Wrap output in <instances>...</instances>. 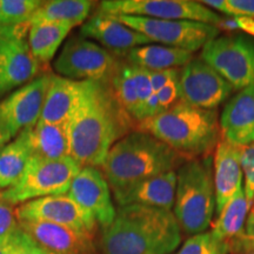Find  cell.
Segmentation results:
<instances>
[{
	"label": "cell",
	"mask_w": 254,
	"mask_h": 254,
	"mask_svg": "<svg viewBox=\"0 0 254 254\" xmlns=\"http://www.w3.org/2000/svg\"><path fill=\"white\" fill-rule=\"evenodd\" d=\"M128 113L111 82L82 81L80 95L67 124L71 158L82 167H101L112 146L128 132Z\"/></svg>",
	"instance_id": "obj_1"
},
{
	"label": "cell",
	"mask_w": 254,
	"mask_h": 254,
	"mask_svg": "<svg viewBox=\"0 0 254 254\" xmlns=\"http://www.w3.org/2000/svg\"><path fill=\"white\" fill-rule=\"evenodd\" d=\"M182 243V230L172 211L141 205L120 206L101 228L103 254H171Z\"/></svg>",
	"instance_id": "obj_2"
},
{
	"label": "cell",
	"mask_w": 254,
	"mask_h": 254,
	"mask_svg": "<svg viewBox=\"0 0 254 254\" xmlns=\"http://www.w3.org/2000/svg\"><path fill=\"white\" fill-rule=\"evenodd\" d=\"M185 161L184 155L155 136L134 131L112 146L101 165V172L114 192L147 178L177 171Z\"/></svg>",
	"instance_id": "obj_3"
},
{
	"label": "cell",
	"mask_w": 254,
	"mask_h": 254,
	"mask_svg": "<svg viewBox=\"0 0 254 254\" xmlns=\"http://www.w3.org/2000/svg\"><path fill=\"white\" fill-rule=\"evenodd\" d=\"M138 131L155 136L182 155H208L220 135L218 113L183 101L139 123Z\"/></svg>",
	"instance_id": "obj_4"
},
{
	"label": "cell",
	"mask_w": 254,
	"mask_h": 254,
	"mask_svg": "<svg viewBox=\"0 0 254 254\" xmlns=\"http://www.w3.org/2000/svg\"><path fill=\"white\" fill-rule=\"evenodd\" d=\"M217 208L213 179V158H193L177 170L173 214L187 236L204 233Z\"/></svg>",
	"instance_id": "obj_5"
},
{
	"label": "cell",
	"mask_w": 254,
	"mask_h": 254,
	"mask_svg": "<svg viewBox=\"0 0 254 254\" xmlns=\"http://www.w3.org/2000/svg\"><path fill=\"white\" fill-rule=\"evenodd\" d=\"M80 170V165L71 157L60 160L32 157L20 179L2 190L0 199L15 206L44 196L67 194Z\"/></svg>",
	"instance_id": "obj_6"
},
{
	"label": "cell",
	"mask_w": 254,
	"mask_h": 254,
	"mask_svg": "<svg viewBox=\"0 0 254 254\" xmlns=\"http://www.w3.org/2000/svg\"><path fill=\"white\" fill-rule=\"evenodd\" d=\"M110 15L117 21L141 33L151 43H159L193 53L219 37L220 30L211 24L190 20H164L135 15Z\"/></svg>",
	"instance_id": "obj_7"
},
{
	"label": "cell",
	"mask_w": 254,
	"mask_h": 254,
	"mask_svg": "<svg viewBox=\"0 0 254 254\" xmlns=\"http://www.w3.org/2000/svg\"><path fill=\"white\" fill-rule=\"evenodd\" d=\"M200 59L212 66L234 90L254 84V38L232 33L206 44Z\"/></svg>",
	"instance_id": "obj_8"
},
{
	"label": "cell",
	"mask_w": 254,
	"mask_h": 254,
	"mask_svg": "<svg viewBox=\"0 0 254 254\" xmlns=\"http://www.w3.org/2000/svg\"><path fill=\"white\" fill-rule=\"evenodd\" d=\"M53 67L60 77L72 80L111 82L120 64L99 44L73 37L63 47Z\"/></svg>",
	"instance_id": "obj_9"
},
{
	"label": "cell",
	"mask_w": 254,
	"mask_h": 254,
	"mask_svg": "<svg viewBox=\"0 0 254 254\" xmlns=\"http://www.w3.org/2000/svg\"><path fill=\"white\" fill-rule=\"evenodd\" d=\"M99 13L135 15L164 20H190L218 27L224 17L200 1L193 0H106L99 5Z\"/></svg>",
	"instance_id": "obj_10"
},
{
	"label": "cell",
	"mask_w": 254,
	"mask_h": 254,
	"mask_svg": "<svg viewBox=\"0 0 254 254\" xmlns=\"http://www.w3.org/2000/svg\"><path fill=\"white\" fill-rule=\"evenodd\" d=\"M30 24L0 26V100L36 79L40 63L32 56L27 34Z\"/></svg>",
	"instance_id": "obj_11"
},
{
	"label": "cell",
	"mask_w": 254,
	"mask_h": 254,
	"mask_svg": "<svg viewBox=\"0 0 254 254\" xmlns=\"http://www.w3.org/2000/svg\"><path fill=\"white\" fill-rule=\"evenodd\" d=\"M51 75L37 77L0 100V132L8 141L39 122Z\"/></svg>",
	"instance_id": "obj_12"
},
{
	"label": "cell",
	"mask_w": 254,
	"mask_h": 254,
	"mask_svg": "<svg viewBox=\"0 0 254 254\" xmlns=\"http://www.w3.org/2000/svg\"><path fill=\"white\" fill-rule=\"evenodd\" d=\"M234 88L200 58L179 71L180 101L205 110H215L233 95Z\"/></svg>",
	"instance_id": "obj_13"
},
{
	"label": "cell",
	"mask_w": 254,
	"mask_h": 254,
	"mask_svg": "<svg viewBox=\"0 0 254 254\" xmlns=\"http://www.w3.org/2000/svg\"><path fill=\"white\" fill-rule=\"evenodd\" d=\"M18 220L44 221L93 236L97 227L92 217L67 194L50 195L24 202L15 208Z\"/></svg>",
	"instance_id": "obj_14"
},
{
	"label": "cell",
	"mask_w": 254,
	"mask_h": 254,
	"mask_svg": "<svg viewBox=\"0 0 254 254\" xmlns=\"http://www.w3.org/2000/svg\"><path fill=\"white\" fill-rule=\"evenodd\" d=\"M67 195L101 228L109 226L116 217L111 187L99 168L82 167L73 179Z\"/></svg>",
	"instance_id": "obj_15"
},
{
	"label": "cell",
	"mask_w": 254,
	"mask_h": 254,
	"mask_svg": "<svg viewBox=\"0 0 254 254\" xmlns=\"http://www.w3.org/2000/svg\"><path fill=\"white\" fill-rule=\"evenodd\" d=\"M222 140L243 147L254 142V84L226 101L219 119Z\"/></svg>",
	"instance_id": "obj_16"
},
{
	"label": "cell",
	"mask_w": 254,
	"mask_h": 254,
	"mask_svg": "<svg viewBox=\"0 0 254 254\" xmlns=\"http://www.w3.org/2000/svg\"><path fill=\"white\" fill-rule=\"evenodd\" d=\"M20 227L51 254H98L93 236L44 221L18 220Z\"/></svg>",
	"instance_id": "obj_17"
},
{
	"label": "cell",
	"mask_w": 254,
	"mask_h": 254,
	"mask_svg": "<svg viewBox=\"0 0 254 254\" xmlns=\"http://www.w3.org/2000/svg\"><path fill=\"white\" fill-rule=\"evenodd\" d=\"M80 37L93 39L105 50L124 56L135 47L152 44L141 33L99 12L82 24Z\"/></svg>",
	"instance_id": "obj_18"
},
{
	"label": "cell",
	"mask_w": 254,
	"mask_h": 254,
	"mask_svg": "<svg viewBox=\"0 0 254 254\" xmlns=\"http://www.w3.org/2000/svg\"><path fill=\"white\" fill-rule=\"evenodd\" d=\"M177 171L159 174L141 182L114 190L113 195L120 206L141 205L172 211L176 198Z\"/></svg>",
	"instance_id": "obj_19"
},
{
	"label": "cell",
	"mask_w": 254,
	"mask_h": 254,
	"mask_svg": "<svg viewBox=\"0 0 254 254\" xmlns=\"http://www.w3.org/2000/svg\"><path fill=\"white\" fill-rule=\"evenodd\" d=\"M243 171L239 147L220 140L213 160V179L217 213L243 189Z\"/></svg>",
	"instance_id": "obj_20"
},
{
	"label": "cell",
	"mask_w": 254,
	"mask_h": 254,
	"mask_svg": "<svg viewBox=\"0 0 254 254\" xmlns=\"http://www.w3.org/2000/svg\"><path fill=\"white\" fill-rule=\"evenodd\" d=\"M81 85L82 81L72 80L58 74L51 75L39 122L56 125L68 124L77 106Z\"/></svg>",
	"instance_id": "obj_21"
},
{
	"label": "cell",
	"mask_w": 254,
	"mask_h": 254,
	"mask_svg": "<svg viewBox=\"0 0 254 254\" xmlns=\"http://www.w3.org/2000/svg\"><path fill=\"white\" fill-rule=\"evenodd\" d=\"M32 157L45 160H60L71 157L68 126L38 122L27 128Z\"/></svg>",
	"instance_id": "obj_22"
},
{
	"label": "cell",
	"mask_w": 254,
	"mask_h": 254,
	"mask_svg": "<svg viewBox=\"0 0 254 254\" xmlns=\"http://www.w3.org/2000/svg\"><path fill=\"white\" fill-rule=\"evenodd\" d=\"M125 57L128 64L148 71H164L184 67L190 60L194 59L193 53L189 51L154 44L135 47L128 51Z\"/></svg>",
	"instance_id": "obj_23"
},
{
	"label": "cell",
	"mask_w": 254,
	"mask_h": 254,
	"mask_svg": "<svg viewBox=\"0 0 254 254\" xmlns=\"http://www.w3.org/2000/svg\"><path fill=\"white\" fill-rule=\"evenodd\" d=\"M93 7L90 0H53L44 1L31 18L30 25L36 23H53L67 25L72 28L84 24Z\"/></svg>",
	"instance_id": "obj_24"
},
{
	"label": "cell",
	"mask_w": 254,
	"mask_h": 254,
	"mask_svg": "<svg viewBox=\"0 0 254 254\" xmlns=\"http://www.w3.org/2000/svg\"><path fill=\"white\" fill-rule=\"evenodd\" d=\"M31 158L28 132L25 128L0 152V189L13 186L23 176Z\"/></svg>",
	"instance_id": "obj_25"
},
{
	"label": "cell",
	"mask_w": 254,
	"mask_h": 254,
	"mask_svg": "<svg viewBox=\"0 0 254 254\" xmlns=\"http://www.w3.org/2000/svg\"><path fill=\"white\" fill-rule=\"evenodd\" d=\"M71 30L72 27L67 25L53 23L31 24L28 28L27 41L32 56L40 64L51 62Z\"/></svg>",
	"instance_id": "obj_26"
},
{
	"label": "cell",
	"mask_w": 254,
	"mask_h": 254,
	"mask_svg": "<svg viewBox=\"0 0 254 254\" xmlns=\"http://www.w3.org/2000/svg\"><path fill=\"white\" fill-rule=\"evenodd\" d=\"M251 208L252 206L247 201L244 189H241L218 213L211 231L212 234L225 243L234 239L245 230Z\"/></svg>",
	"instance_id": "obj_27"
},
{
	"label": "cell",
	"mask_w": 254,
	"mask_h": 254,
	"mask_svg": "<svg viewBox=\"0 0 254 254\" xmlns=\"http://www.w3.org/2000/svg\"><path fill=\"white\" fill-rule=\"evenodd\" d=\"M111 86L123 109L131 118L138 122L140 103L129 65H120L118 72L111 80Z\"/></svg>",
	"instance_id": "obj_28"
},
{
	"label": "cell",
	"mask_w": 254,
	"mask_h": 254,
	"mask_svg": "<svg viewBox=\"0 0 254 254\" xmlns=\"http://www.w3.org/2000/svg\"><path fill=\"white\" fill-rule=\"evenodd\" d=\"M43 2L38 0H0V26L30 24L31 18Z\"/></svg>",
	"instance_id": "obj_29"
},
{
	"label": "cell",
	"mask_w": 254,
	"mask_h": 254,
	"mask_svg": "<svg viewBox=\"0 0 254 254\" xmlns=\"http://www.w3.org/2000/svg\"><path fill=\"white\" fill-rule=\"evenodd\" d=\"M176 254H228V244L204 232L190 237Z\"/></svg>",
	"instance_id": "obj_30"
},
{
	"label": "cell",
	"mask_w": 254,
	"mask_h": 254,
	"mask_svg": "<svg viewBox=\"0 0 254 254\" xmlns=\"http://www.w3.org/2000/svg\"><path fill=\"white\" fill-rule=\"evenodd\" d=\"M200 2L228 18L247 17L254 19V0H202Z\"/></svg>",
	"instance_id": "obj_31"
},
{
	"label": "cell",
	"mask_w": 254,
	"mask_h": 254,
	"mask_svg": "<svg viewBox=\"0 0 254 254\" xmlns=\"http://www.w3.org/2000/svg\"><path fill=\"white\" fill-rule=\"evenodd\" d=\"M5 254H51L19 227L8 237Z\"/></svg>",
	"instance_id": "obj_32"
},
{
	"label": "cell",
	"mask_w": 254,
	"mask_h": 254,
	"mask_svg": "<svg viewBox=\"0 0 254 254\" xmlns=\"http://www.w3.org/2000/svg\"><path fill=\"white\" fill-rule=\"evenodd\" d=\"M240 166L243 176L245 178V185H243L247 201L251 206L254 204V142L251 145L239 147Z\"/></svg>",
	"instance_id": "obj_33"
},
{
	"label": "cell",
	"mask_w": 254,
	"mask_h": 254,
	"mask_svg": "<svg viewBox=\"0 0 254 254\" xmlns=\"http://www.w3.org/2000/svg\"><path fill=\"white\" fill-rule=\"evenodd\" d=\"M18 227L19 222L14 205L0 199V240H7Z\"/></svg>",
	"instance_id": "obj_34"
},
{
	"label": "cell",
	"mask_w": 254,
	"mask_h": 254,
	"mask_svg": "<svg viewBox=\"0 0 254 254\" xmlns=\"http://www.w3.org/2000/svg\"><path fill=\"white\" fill-rule=\"evenodd\" d=\"M128 65L129 67H131L133 79H134L136 93H138L139 103H140V109H141V105L144 104L152 94L155 93L151 84L150 71L142 67H139V66L131 65V64H128ZM139 112H140V111H139Z\"/></svg>",
	"instance_id": "obj_35"
},
{
	"label": "cell",
	"mask_w": 254,
	"mask_h": 254,
	"mask_svg": "<svg viewBox=\"0 0 254 254\" xmlns=\"http://www.w3.org/2000/svg\"><path fill=\"white\" fill-rule=\"evenodd\" d=\"M157 97L159 100V107L160 112L166 111L180 101L179 94V77L170 81L166 86H164L160 91L157 92Z\"/></svg>",
	"instance_id": "obj_36"
},
{
	"label": "cell",
	"mask_w": 254,
	"mask_h": 254,
	"mask_svg": "<svg viewBox=\"0 0 254 254\" xmlns=\"http://www.w3.org/2000/svg\"><path fill=\"white\" fill-rule=\"evenodd\" d=\"M150 77L152 87H153V91L157 93L164 86H166L168 82L179 77V68L164 69V71H150Z\"/></svg>",
	"instance_id": "obj_37"
},
{
	"label": "cell",
	"mask_w": 254,
	"mask_h": 254,
	"mask_svg": "<svg viewBox=\"0 0 254 254\" xmlns=\"http://www.w3.org/2000/svg\"><path fill=\"white\" fill-rule=\"evenodd\" d=\"M228 254H254V249L244 243L240 234L228 241Z\"/></svg>",
	"instance_id": "obj_38"
},
{
	"label": "cell",
	"mask_w": 254,
	"mask_h": 254,
	"mask_svg": "<svg viewBox=\"0 0 254 254\" xmlns=\"http://www.w3.org/2000/svg\"><path fill=\"white\" fill-rule=\"evenodd\" d=\"M240 237L244 240V243L254 249V211H252V209H251L249 217H247L245 230L240 234Z\"/></svg>",
	"instance_id": "obj_39"
},
{
	"label": "cell",
	"mask_w": 254,
	"mask_h": 254,
	"mask_svg": "<svg viewBox=\"0 0 254 254\" xmlns=\"http://www.w3.org/2000/svg\"><path fill=\"white\" fill-rule=\"evenodd\" d=\"M236 21L237 31L243 32L246 36L254 38V19L247 17L233 18Z\"/></svg>",
	"instance_id": "obj_40"
},
{
	"label": "cell",
	"mask_w": 254,
	"mask_h": 254,
	"mask_svg": "<svg viewBox=\"0 0 254 254\" xmlns=\"http://www.w3.org/2000/svg\"><path fill=\"white\" fill-rule=\"evenodd\" d=\"M7 142H8L7 139H6L5 135L0 132V152L2 151V148H4L6 145H7Z\"/></svg>",
	"instance_id": "obj_41"
},
{
	"label": "cell",
	"mask_w": 254,
	"mask_h": 254,
	"mask_svg": "<svg viewBox=\"0 0 254 254\" xmlns=\"http://www.w3.org/2000/svg\"><path fill=\"white\" fill-rule=\"evenodd\" d=\"M6 241H2L0 240V254H5V246H6Z\"/></svg>",
	"instance_id": "obj_42"
},
{
	"label": "cell",
	"mask_w": 254,
	"mask_h": 254,
	"mask_svg": "<svg viewBox=\"0 0 254 254\" xmlns=\"http://www.w3.org/2000/svg\"><path fill=\"white\" fill-rule=\"evenodd\" d=\"M252 211H254V204H253V206H252Z\"/></svg>",
	"instance_id": "obj_43"
}]
</instances>
